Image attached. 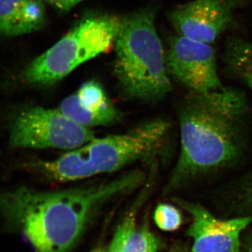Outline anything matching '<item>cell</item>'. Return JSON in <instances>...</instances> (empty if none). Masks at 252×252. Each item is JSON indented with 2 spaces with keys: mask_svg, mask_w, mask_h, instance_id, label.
I'll list each match as a JSON object with an SVG mask.
<instances>
[{
  "mask_svg": "<svg viewBox=\"0 0 252 252\" xmlns=\"http://www.w3.org/2000/svg\"><path fill=\"white\" fill-rule=\"evenodd\" d=\"M145 180L144 172L135 170L61 190L0 189V213L6 229L22 235L34 252H70L102 207L138 189Z\"/></svg>",
  "mask_w": 252,
  "mask_h": 252,
  "instance_id": "1",
  "label": "cell"
},
{
  "mask_svg": "<svg viewBox=\"0 0 252 252\" xmlns=\"http://www.w3.org/2000/svg\"><path fill=\"white\" fill-rule=\"evenodd\" d=\"M250 105L238 89L190 92L178 112L180 154L166 186L170 192L240 161L249 142Z\"/></svg>",
  "mask_w": 252,
  "mask_h": 252,
  "instance_id": "2",
  "label": "cell"
},
{
  "mask_svg": "<svg viewBox=\"0 0 252 252\" xmlns=\"http://www.w3.org/2000/svg\"><path fill=\"white\" fill-rule=\"evenodd\" d=\"M170 130L165 119H152L125 133L95 137L54 160L31 162V167L59 182L119 171L132 162L154 160L165 147Z\"/></svg>",
  "mask_w": 252,
  "mask_h": 252,
  "instance_id": "3",
  "label": "cell"
},
{
  "mask_svg": "<svg viewBox=\"0 0 252 252\" xmlns=\"http://www.w3.org/2000/svg\"><path fill=\"white\" fill-rule=\"evenodd\" d=\"M155 19L152 8L122 18L114 44V71L119 88L130 98L158 101L172 89Z\"/></svg>",
  "mask_w": 252,
  "mask_h": 252,
  "instance_id": "4",
  "label": "cell"
},
{
  "mask_svg": "<svg viewBox=\"0 0 252 252\" xmlns=\"http://www.w3.org/2000/svg\"><path fill=\"white\" fill-rule=\"evenodd\" d=\"M122 18L89 16L23 69L20 79L32 86L53 85L76 68L109 51L115 44Z\"/></svg>",
  "mask_w": 252,
  "mask_h": 252,
  "instance_id": "5",
  "label": "cell"
},
{
  "mask_svg": "<svg viewBox=\"0 0 252 252\" xmlns=\"http://www.w3.org/2000/svg\"><path fill=\"white\" fill-rule=\"evenodd\" d=\"M95 138L89 127L79 125L59 109L39 106L23 107L9 124V144L12 149L72 150Z\"/></svg>",
  "mask_w": 252,
  "mask_h": 252,
  "instance_id": "6",
  "label": "cell"
},
{
  "mask_svg": "<svg viewBox=\"0 0 252 252\" xmlns=\"http://www.w3.org/2000/svg\"><path fill=\"white\" fill-rule=\"evenodd\" d=\"M167 72L190 91L205 94L224 89L217 72L216 51L212 44L176 34L169 38Z\"/></svg>",
  "mask_w": 252,
  "mask_h": 252,
  "instance_id": "7",
  "label": "cell"
},
{
  "mask_svg": "<svg viewBox=\"0 0 252 252\" xmlns=\"http://www.w3.org/2000/svg\"><path fill=\"white\" fill-rule=\"evenodd\" d=\"M248 4V0H193L174 7L167 18L178 35L212 44L235 28V11Z\"/></svg>",
  "mask_w": 252,
  "mask_h": 252,
  "instance_id": "8",
  "label": "cell"
},
{
  "mask_svg": "<svg viewBox=\"0 0 252 252\" xmlns=\"http://www.w3.org/2000/svg\"><path fill=\"white\" fill-rule=\"evenodd\" d=\"M179 202L192 217L187 230L193 239L192 252H240V235L252 223V216L220 220L200 204Z\"/></svg>",
  "mask_w": 252,
  "mask_h": 252,
  "instance_id": "9",
  "label": "cell"
},
{
  "mask_svg": "<svg viewBox=\"0 0 252 252\" xmlns=\"http://www.w3.org/2000/svg\"><path fill=\"white\" fill-rule=\"evenodd\" d=\"M58 109L73 122L89 128L115 124L121 117L103 87L94 80L83 84L77 92L63 99Z\"/></svg>",
  "mask_w": 252,
  "mask_h": 252,
  "instance_id": "10",
  "label": "cell"
},
{
  "mask_svg": "<svg viewBox=\"0 0 252 252\" xmlns=\"http://www.w3.org/2000/svg\"><path fill=\"white\" fill-rule=\"evenodd\" d=\"M46 21L44 0H0V34L18 36L44 27Z\"/></svg>",
  "mask_w": 252,
  "mask_h": 252,
  "instance_id": "11",
  "label": "cell"
},
{
  "mask_svg": "<svg viewBox=\"0 0 252 252\" xmlns=\"http://www.w3.org/2000/svg\"><path fill=\"white\" fill-rule=\"evenodd\" d=\"M221 59L225 70L252 92V41L238 36H227Z\"/></svg>",
  "mask_w": 252,
  "mask_h": 252,
  "instance_id": "12",
  "label": "cell"
},
{
  "mask_svg": "<svg viewBox=\"0 0 252 252\" xmlns=\"http://www.w3.org/2000/svg\"><path fill=\"white\" fill-rule=\"evenodd\" d=\"M160 247L158 239L147 227L135 226L122 244L119 252H157Z\"/></svg>",
  "mask_w": 252,
  "mask_h": 252,
  "instance_id": "13",
  "label": "cell"
},
{
  "mask_svg": "<svg viewBox=\"0 0 252 252\" xmlns=\"http://www.w3.org/2000/svg\"><path fill=\"white\" fill-rule=\"evenodd\" d=\"M230 202L238 217L252 216V170L231 189Z\"/></svg>",
  "mask_w": 252,
  "mask_h": 252,
  "instance_id": "14",
  "label": "cell"
},
{
  "mask_svg": "<svg viewBox=\"0 0 252 252\" xmlns=\"http://www.w3.org/2000/svg\"><path fill=\"white\" fill-rule=\"evenodd\" d=\"M154 221L164 231H175L180 228L183 222L180 210L170 204H159L154 212Z\"/></svg>",
  "mask_w": 252,
  "mask_h": 252,
  "instance_id": "15",
  "label": "cell"
},
{
  "mask_svg": "<svg viewBox=\"0 0 252 252\" xmlns=\"http://www.w3.org/2000/svg\"><path fill=\"white\" fill-rule=\"evenodd\" d=\"M46 4L52 6L61 12H69L74 6L85 0H44Z\"/></svg>",
  "mask_w": 252,
  "mask_h": 252,
  "instance_id": "16",
  "label": "cell"
},
{
  "mask_svg": "<svg viewBox=\"0 0 252 252\" xmlns=\"http://www.w3.org/2000/svg\"><path fill=\"white\" fill-rule=\"evenodd\" d=\"M245 243V252H252V233L249 235Z\"/></svg>",
  "mask_w": 252,
  "mask_h": 252,
  "instance_id": "17",
  "label": "cell"
},
{
  "mask_svg": "<svg viewBox=\"0 0 252 252\" xmlns=\"http://www.w3.org/2000/svg\"><path fill=\"white\" fill-rule=\"evenodd\" d=\"M90 252H106V251L104 249L98 248L94 249V250H93L92 251H91Z\"/></svg>",
  "mask_w": 252,
  "mask_h": 252,
  "instance_id": "18",
  "label": "cell"
},
{
  "mask_svg": "<svg viewBox=\"0 0 252 252\" xmlns=\"http://www.w3.org/2000/svg\"><path fill=\"white\" fill-rule=\"evenodd\" d=\"M170 252H182V250H180V249L175 248V249H172L171 251H170Z\"/></svg>",
  "mask_w": 252,
  "mask_h": 252,
  "instance_id": "19",
  "label": "cell"
},
{
  "mask_svg": "<svg viewBox=\"0 0 252 252\" xmlns=\"http://www.w3.org/2000/svg\"><path fill=\"white\" fill-rule=\"evenodd\" d=\"M248 4H251L252 5V0H248Z\"/></svg>",
  "mask_w": 252,
  "mask_h": 252,
  "instance_id": "20",
  "label": "cell"
},
{
  "mask_svg": "<svg viewBox=\"0 0 252 252\" xmlns=\"http://www.w3.org/2000/svg\"><path fill=\"white\" fill-rule=\"evenodd\" d=\"M0 158H1V154H0Z\"/></svg>",
  "mask_w": 252,
  "mask_h": 252,
  "instance_id": "21",
  "label": "cell"
}]
</instances>
